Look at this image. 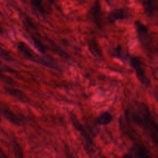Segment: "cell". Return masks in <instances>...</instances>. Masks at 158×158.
Wrapping results in <instances>:
<instances>
[{"instance_id":"1","label":"cell","mask_w":158,"mask_h":158,"mask_svg":"<svg viewBox=\"0 0 158 158\" xmlns=\"http://www.w3.org/2000/svg\"><path fill=\"white\" fill-rule=\"evenodd\" d=\"M133 122L158 146V123L151 114L148 106L142 102L136 104L130 111Z\"/></svg>"},{"instance_id":"2","label":"cell","mask_w":158,"mask_h":158,"mask_svg":"<svg viewBox=\"0 0 158 158\" xmlns=\"http://www.w3.org/2000/svg\"><path fill=\"white\" fill-rule=\"evenodd\" d=\"M131 65L134 68L136 72V76L138 80L146 86H149L151 82L146 75L144 69L142 67V64L140 59L138 57H133L130 60Z\"/></svg>"},{"instance_id":"3","label":"cell","mask_w":158,"mask_h":158,"mask_svg":"<svg viewBox=\"0 0 158 158\" xmlns=\"http://www.w3.org/2000/svg\"><path fill=\"white\" fill-rule=\"evenodd\" d=\"M135 27L139 41L144 45H146L149 38L147 27L139 21H136Z\"/></svg>"},{"instance_id":"4","label":"cell","mask_w":158,"mask_h":158,"mask_svg":"<svg viewBox=\"0 0 158 158\" xmlns=\"http://www.w3.org/2000/svg\"><path fill=\"white\" fill-rule=\"evenodd\" d=\"M127 16V13L125 9H115L109 14V17L111 19L114 20H119L123 19Z\"/></svg>"},{"instance_id":"5","label":"cell","mask_w":158,"mask_h":158,"mask_svg":"<svg viewBox=\"0 0 158 158\" xmlns=\"http://www.w3.org/2000/svg\"><path fill=\"white\" fill-rule=\"evenodd\" d=\"M112 115L110 113L105 112L99 116L97 120V123L100 125H107L112 120Z\"/></svg>"}]
</instances>
